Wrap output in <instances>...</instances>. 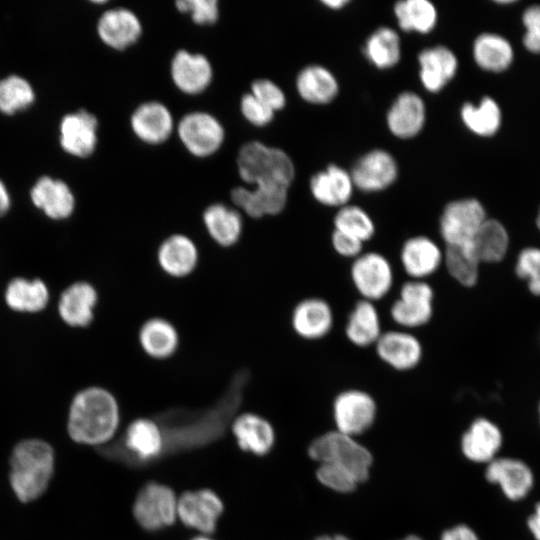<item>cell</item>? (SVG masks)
<instances>
[{"label":"cell","instance_id":"91938a15","mask_svg":"<svg viewBox=\"0 0 540 540\" xmlns=\"http://www.w3.org/2000/svg\"><path fill=\"white\" fill-rule=\"evenodd\" d=\"M193 540H211V539L208 538V537H197V538H195Z\"/></svg>","mask_w":540,"mask_h":540},{"label":"cell","instance_id":"4316f807","mask_svg":"<svg viewBox=\"0 0 540 540\" xmlns=\"http://www.w3.org/2000/svg\"><path fill=\"white\" fill-rule=\"evenodd\" d=\"M344 332L354 346H374L383 333L381 317L375 303L360 299L348 314Z\"/></svg>","mask_w":540,"mask_h":540},{"label":"cell","instance_id":"60d3db41","mask_svg":"<svg viewBox=\"0 0 540 540\" xmlns=\"http://www.w3.org/2000/svg\"><path fill=\"white\" fill-rule=\"evenodd\" d=\"M334 230L347 234L362 243L370 241L376 227L371 216L360 206L347 204L339 208L333 219Z\"/></svg>","mask_w":540,"mask_h":540},{"label":"cell","instance_id":"ac0fdd59","mask_svg":"<svg viewBox=\"0 0 540 540\" xmlns=\"http://www.w3.org/2000/svg\"><path fill=\"white\" fill-rule=\"evenodd\" d=\"M137 338L143 353L154 360L171 358L180 346L177 327L162 316L146 319L139 327Z\"/></svg>","mask_w":540,"mask_h":540},{"label":"cell","instance_id":"836d02e7","mask_svg":"<svg viewBox=\"0 0 540 540\" xmlns=\"http://www.w3.org/2000/svg\"><path fill=\"white\" fill-rule=\"evenodd\" d=\"M473 58L487 72L499 73L507 70L514 58L509 41L495 33H482L473 43Z\"/></svg>","mask_w":540,"mask_h":540},{"label":"cell","instance_id":"83f0119b","mask_svg":"<svg viewBox=\"0 0 540 540\" xmlns=\"http://www.w3.org/2000/svg\"><path fill=\"white\" fill-rule=\"evenodd\" d=\"M30 195L33 204L52 219L67 218L74 210V196L67 184L59 179L39 178Z\"/></svg>","mask_w":540,"mask_h":540},{"label":"cell","instance_id":"ee69618b","mask_svg":"<svg viewBox=\"0 0 540 540\" xmlns=\"http://www.w3.org/2000/svg\"><path fill=\"white\" fill-rule=\"evenodd\" d=\"M517 275L528 281L530 291L540 295V249L526 248L518 256Z\"/></svg>","mask_w":540,"mask_h":540},{"label":"cell","instance_id":"c3c4849f","mask_svg":"<svg viewBox=\"0 0 540 540\" xmlns=\"http://www.w3.org/2000/svg\"><path fill=\"white\" fill-rule=\"evenodd\" d=\"M251 93L274 112L286 104L285 94L279 86L268 79H259L252 83Z\"/></svg>","mask_w":540,"mask_h":540},{"label":"cell","instance_id":"8fae6325","mask_svg":"<svg viewBox=\"0 0 540 540\" xmlns=\"http://www.w3.org/2000/svg\"><path fill=\"white\" fill-rule=\"evenodd\" d=\"M156 261L166 276L184 279L197 269L200 251L191 237L183 233H174L164 238L157 247Z\"/></svg>","mask_w":540,"mask_h":540},{"label":"cell","instance_id":"816d5d0a","mask_svg":"<svg viewBox=\"0 0 540 540\" xmlns=\"http://www.w3.org/2000/svg\"><path fill=\"white\" fill-rule=\"evenodd\" d=\"M441 540H479L476 533L466 525H457L446 530Z\"/></svg>","mask_w":540,"mask_h":540},{"label":"cell","instance_id":"603a6c76","mask_svg":"<svg viewBox=\"0 0 540 540\" xmlns=\"http://www.w3.org/2000/svg\"><path fill=\"white\" fill-rule=\"evenodd\" d=\"M98 292L89 282L78 281L68 286L60 296L58 312L72 327H87L94 319Z\"/></svg>","mask_w":540,"mask_h":540},{"label":"cell","instance_id":"52a82bcc","mask_svg":"<svg viewBox=\"0 0 540 540\" xmlns=\"http://www.w3.org/2000/svg\"><path fill=\"white\" fill-rule=\"evenodd\" d=\"M486 219L485 209L477 199L453 200L440 215L439 234L445 246L468 245Z\"/></svg>","mask_w":540,"mask_h":540},{"label":"cell","instance_id":"ffe728a7","mask_svg":"<svg viewBox=\"0 0 540 540\" xmlns=\"http://www.w3.org/2000/svg\"><path fill=\"white\" fill-rule=\"evenodd\" d=\"M97 119L86 110L67 114L60 123L62 148L77 157H87L97 143Z\"/></svg>","mask_w":540,"mask_h":540},{"label":"cell","instance_id":"7a4b0ae2","mask_svg":"<svg viewBox=\"0 0 540 540\" xmlns=\"http://www.w3.org/2000/svg\"><path fill=\"white\" fill-rule=\"evenodd\" d=\"M52 446L41 439L18 442L10 454L9 482L19 501L36 500L46 491L54 473Z\"/></svg>","mask_w":540,"mask_h":540},{"label":"cell","instance_id":"2e32d148","mask_svg":"<svg viewBox=\"0 0 540 540\" xmlns=\"http://www.w3.org/2000/svg\"><path fill=\"white\" fill-rule=\"evenodd\" d=\"M486 480L498 484L503 494L511 501L525 498L534 485V475L524 461L517 458H495L488 463Z\"/></svg>","mask_w":540,"mask_h":540},{"label":"cell","instance_id":"7bdbcfd3","mask_svg":"<svg viewBox=\"0 0 540 540\" xmlns=\"http://www.w3.org/2000/svg\"><path fill=\"white\" fill-rule=\"evenodd\" d=\"M35 94L29 82L18 76L10 75L0 80V111L13 114L27 108L34 101Z\"/></svg>","mask_w":540,"mask_h":540},{"label":"cell","instance_id":"bcb514c9","mask_svg":"<svg viewBox=\"0 0 540 540\" xmlns=\"http://www.w3.org/2000/svg\"><path fill=\"white\" fill-rule=\"evenodd\" d=\"M316 476L324 486L341 493L352 492L358 485L353 476L327 464H320Z\"/></svg>","mask_w":540,"mask_h":540},{"label":"cell","instance_id":"b9f144b4","mask_svg":"<svg viewBox=\"0 0 540 540\" xmlns=\"http://www.w3.org/2000/svg\"><path fill=\"white\" fill-rule=\"evenodd\" d=\"M126 445L142 459L156 456L162 447L159 427L146 418L133 421L126 432Z\"/></svg>","mask_w":540,"mask_h":540},{"label":"cell","instance_id":"5b68a950","mask_svg":"<svg viewBox=\"0 0 540 540\" xmlns=\"http://www.w3.org/2000/svg\"><path fill=\"white\" fill-rule=\"evenodd\" d=\"M349 274L361 299L373 303L385 298L394 286L393 266L380 252L361 253L352 260Z\"/></svg>","mask_w":540,"mask_h":540},{"label":"cell","instance_id":"7c38bea8","mask_svg":"<svg viewBox=\"0 0 540 540\" xmlns=\"http://www.w3.org/2000/svg\"><path fill=\"white\" fill-rule=\"evenodd\" d=\"M178 134L185 147L198 157L213 154L224 140L222 125L205 112H193L184 116L178 124Z\"/></svg>","mask_w":540,"mask_h":540},{"label":"cell","instance_id":"f6af8a7d","mask_svg":"<svg viewBox=\"0 0 540 540\" xmlns=\"http://www.w3.org/2000/svg\"><path fill=\"white\" fill-rule=\"evenodd\" d=\"M177 9L190 13L197 24H213L218 18V2L216 0H179L175 2Z\"/></svg>","mask_w":540,"mask_h":540},{"label":"cell","instance_id":"11a10c76","mask_svg":"<svg viewBox=\"0 0 540 540\" xmlns=\"http://www.w3.org/2000/svg\"><path fill=\"white\" fill-rule=\"evenodd\" d=\"M348 0H325L322 3L330 9H340L345 6Z\"/></svg>","mask_w":540,"mask_h":540},{"label":"cell","instance_id":"cb8c5ba5","mask_svg":"<svg viewBox=\"0 0 540 540\" xmlns=\"http://www.w3.org/2000/svg\"><path fill=\"white\" fill-rule=\"evenodd\" d=\"M97 31L108 46L123 50L134 44L141 35L142 27L138 17L129 9L114 8L102 14Z\"/></svg>","mask_w":540,"mask_h":540},{"label":"cell","instance_id":"9a60e30c","mask_svg":"<svg viewBox=\"0 0 540 540\" xmlns=\"http://www.w3.org/2000/svg\"><path fill=\"white\" fill-rule=\"evenodd\" d=\"M290 323L294 333L308 341L326 337L334 325V312L320 297H307L298 301L292 309Z\"/></svg>","mask_w":540,"mask_h":540},{"label":"cell","instance_id":"4dcf8cb0","mask_svg":"<svg viewBox=\"0 0 540 540\" xmlns=\"http://www.w3.org/2000/svg\"><path fill=\"white\" fill-rule=\"evenodd\" d=\"M287 197V190L261 187L252 190L237 187L231 192L234 204L252 218L279 214L286 206Z\"/></svg>","mask_w":540,"mask_h":540},{"label":"cell","instance_id":"e575fe53","mask_svg":"<svg viewBox=\"0 0 540 540\" xmlns=\"http://www.w3.org/2000/svg\"><path fill=\"white\" fill-rule=\"evenodd\" d=\"M5 300L14 311L39 312L48 304L49 291L40 279L15 278L7 285Z\"/></svg>","mask_w":540,"mask_h":540},{"label":"cell","instance_id":"f907efd6","mask_svg":"<svg viewBox=\"0 0 540 540\" xmlns=\"http://www.w3.org/2000/svg\"><path fill=\"white\" fill-rule=\"evenodd\" d=\"M331 245L339 256L351 260L364 252V243L336 230L331 234Z\"/></svg>","mask_w":540,"mask_h":540},{"label":"cell","instance_id":"6f0895ef","mask_svg":"<svg viewBox=\"0 0 540 540\" xmlns=\"http://www.w3.org/2000/svg\"><path fill=\"white\" fill-rule=\"evenodd\" d=\"M401 540H422V539L415 535H409Z\"/></svg>","mask_w":540,"mask_h":540},{"label":"cell","instance_id":"1f68e13d","mask_svg":"<svg viewBox=\"0 0 540 540\" xmlns=\"http://www.w3.org/2000/svg\"><path fill=\"white\" fill-rule=\"evenodd\" d=\"M296 87L301 98L311 104H328L339 90L336 77L321 65L303 68L297 76Z\"/></svg>","mask_w":540,"mask_h":540},{"label":"cell","instance_id":"9c48e42d","mask_svg":"<svg viewBox=\"0 0 540 540\" xmlns=\"http://www.w3.org/2000/svg\"><path fill=\"white\" fill-rule=\"evenodd\" d=\"M177 502L178 498L169 487L150 483L139 492L133 513L143 528L155 530L176 520Z\"/></svg>","mask_w":540,"mask_h":540},{"label":"cell","instance_id":"ba28073f","mask_svg":"<svg viewBox=\"0 0 540 540\" xmlns=\"http://www.w3.org/2000/svg\"><path fill=\"white\" fill-rule=\"evenodd\" d=\"M376 413L374 398L360 389L344 390L333 402L337 431L351 437L365 432L373 424Z\"/></svg>","mask_w":540,"mask_h":540},{"label":"cell","instance_id":"30bf717a","mask_svg":"<svg viewBox=\"0 0 540 540\" xmlns=\"http://www.w3.org/2000/svg\"><path fill=\"white\" fill-rule=\"evenodd\" d=\"M374 347L378 358L399 372L416 368L423 358V346L419 338L401 328L383 331Z\"/></svg>","mask_w":540,"mask_h":540},{"label":"cell","instance_id":"8992f818","mask_svg":"<svg viewBox=\"0 0 540 540\" xmlns=\"http://www.w3.org/2000/svg\"><path fill=\"white\" fill-rule=\"evenodd\" d=\"M434 298V289L426 280L409 279L390 306V318L401 329L423 327L433 318Z\"/></svg>","mask_w":540,"mask_h":540},{"label":"cell","instance_id":"f1b7e54d","mask_svg":"<svg viewBox=\"0 0 540 540\" xmlns=\"http://www.w3.org/2000/svg\"><path fill=\"white\" fill-rule=\"evenodd\" d=\"M131 127L142 141L149 144L164 142L173 130V119L166 106L159 102L140 105L131 117Z\"/></svg>","mask_w":540,"mask_h":540},{"label":"cell","instance_id":"d4e9b609","mask_svg":"<svg viewBox=\"0 0 540 540\" xmlns=\"http://www.w3.org/2000/svg\"><path fill=\"white\" fill-rule=\"evenodd\" d=\"M503 436L496 424L486 418L474 420L461 442L463 454L476 463H489L496 458Z\"/></svg>","mask_w":540,"mask_h":540},{"label":"cell","instance_id":"277c9868","mask_svg":"<svg viewBox=\"0 0 540 540\" xmlns=\"http://www.w3.org/2000/svg\"><path fill=\"white\" fill-rule=\"evenodd\" d=\"M309 456L320 464H327L353 476L359 483L369 477L371 453L353 437L331 431L316 438L308 449Z\"/></svg>","mask_w":540,"mask_h":540},{"label":"cell","instance_id":"94428289","mask_svg":"<svg viewBox=\"0 0 540 540\" xmlns=\"http://www.w3.org/2000/svg\"><path fill=\"white\" fill-rule=\"evenodd\" d=\"M539 417H540V405H539Z\"/></svg>","mask_w":540,"mask_h":540},{"label":"cell","instance_id":"9f6ffc18","mask_svg":"<svg viewBox=\"0 0 540 540\" xmlns=\"http://www.w3.org/2000/svg\"><path fill=\"white\" fill-rule=\"evenodd\" d=\"M315 540H350V539L343 535H334V536H321Z\"/></svg>","mask_w":540,"mask_h":540},{"label":"cell","instance_id":"44dd1931","mask_svg":"<svg viewBox=\"0 0 540 540\" xmlns=\"http://www.w3.org/2000/svg\"><path fill=\"white\" fill-rule=\"evenodd\" d=\"M418 63L420 82L431 93L441 91L458 69L456 55L443 45L423 49L418 55Z\"/></svg>","mask_w":540,"mask_h":540},{"label":"cell","instance_id":"4fadbf2b","mask_svg":"<svg viewBox=\"0 0 540 540\" xmlns=\"http://www.w3.org/2000/svg\"><path fill=\"white\" fill-rule=\"evenodd\" d=\"M354 187L363 192H379L391 186L398 176L394 157L374 149L361 156L350 172Z\"/></svg>","mask_w":540,"mask_h":540},{"label":"cell","instance_id":"74e56055","mask_svg":"<svg viewBox=\"0 0 540 540\" xmlns=\"http://www.w3.org/2000/svg\"><path fill=\"white\" fill-rule=\"evenodd\" d=\"M509 237L505 227L495 219H486L475 234L471 247L482 262H498L508 249Z\"/></svg>","mask_w":540,"mask_h":540},{"label":"cell","instance_id":"f546056e","mask_svg":"<svg viewBox=\"0 0 540 540\" xmlns=\"http://www.w3.org/2000/svg\"><path fill=\"white\" fill-rule=\"evenodd\" d=\"M203 223L213 242L222 248H231L241 239L242 217L237 210L224 204L208 206L203 212Z\"/></svg>","mask_w":540,"mask_h":540},{"label":"cell","instance_id":"3957f363","mask_svg":"<svg viewBox=\"0 0 540 540\" xmlns=\"http://www.w3.org/2000/svg\"><path fill=\"white\" fill-rule=\"evenodd\" d=\"M237 164L241 178L255 187L288 191L295 175L293 162L283 150L260 142L245 144Z\"/></svg>","mask_w":540,"mask_h":540},{"label":"cell","instance_id":"d6a6232c","mask_svg":"<svg viewBox=\"0 0 540 540\" xmlns=\"http://www.w3.org/2000/svg\"><path fill=\"white\" fill-rule=\"evenodd\" d=\"M239 446L255 454H266L272 447L274 431L271 424L254 413H243L232 425Z\"/></svg>","mask_w":540,"mask_h":540},{"label":"cell","instance_id":"8d00e7d4","mask_svg":"<svg viewBox=\"0 0 540 540\" xmlns=\"http://www.w3.org/2000/svg\"><path fill=\"white\" fill-rule=\"evenodd\" d=\"M398 26L405 32L426 34L437 23V10L428 0H402L394 5Z\"/></svg>","mask_w":540,"mask_h":540},{"label":"cell","instance_id":"d590c367","mask_svg":"<svg viewBox=\"0 0 540 540\" xmlns=\"http://www.w3.org/2000/svg\"><path fill=\"white\" fill-rule=\"evenodd\" d=\"M364 55L379 69L395 66L401 58V42L398 33L390 27H380L367 38Z\"/></svg>","mask_w":540,"mask_h":540},{"label":"cell","instance_id":"d6986e66","mask_svg":"<svg viewBox=\"0 0 540 540\" xmlns=\"http://www.w3.org/2000/svg\"><path fill=\"white\" fill-rule=\"evenodd\" d=\"M425 121V103L418 94L411 91L400 93L391 104L386 116L389 131L401 139L418 135Z\"/></svg>","mask_w":540,"mask_h":540},{"label":"cell","instance_id":"6da1fadb","mask_svg":"<svg viewBox=\"0 0 540 540\" xmlns=\"http://www.w3.org/2000/svg\"><path fill=\"white\" fill-rule=\"evenodd\" d=\"M119 420V405L114 395L103 387L90 386L74 396L69 408L67 431L77 443L98 445L114 435Z\"/></svg>","mask_w":540,"mask_h":540},{"label":"cell","instance_id":"e0dca14e","mask_svg":"<svg viewBox=\"0 0 540 540\" xmlns=\"http://www.w3.org/2000/svg\"><path fill=\"white\" fill-rule=\"evenodd\" d=\"M222 512V501L208 489L186 492L178 498L177 517L186 526L205 534L215 530L216 522Z\"/></svg>","mask_w":540,"mask_h":540},{"label":"cell","instance_id":"7dc6e473","mask_svg":"<svg viewBox=\"0 0 540 540\" xmlns=\"http://www.w3.org/2000/svg\"><path fill=\"white\" fill-rule=\"evenodd\" d=\"M522 22L525 27L524 47L531 53L540 54V5L527 7L522 15Z\"/></svg>","mask_w":540,"mask_h":540},{"label":"cell","instance_id":"484cf974","mask_svg":"<svg viewBox=\"0 0 540 540\" xmlns=\"http://www.w3.org/2000/svg\"><path fill=\"white\" fill-rule=\"evenodd\" d=\"M171 76L181 91L193 95L208 87L212 79V68L204 55L180 50L172 60Z\"/></svg>","mask_w":540,"mask_h":540},{"label":"cell","instance_id":"db71d44e","mask_svg":"<svg viewBox=\"0 0 540 540\" xmlns=\"http://www.w3.org/2000/svg\"><path fill=\"white\" fill-rule=\"evenodd\" d=\"M10 207V197L9 193L3 184V182L0 180V217L3 216Z\"/></svg>","mask_w":540,"mask_h":540},{"label":"cell","instance_id":"5bb4252c","mask_svg":"<svg viewBox=\"0 0 540 540\" xmlns=\"http://www.w3.org/2000/svg\"><path fill=\"white\" fill-rule=\"evenodd\" d=\"M444 248L432 238L415 235L407 238L399 259L405 274L412 280H426L443 266Z\"/></svg>","mask_w":540,"mask_h":540},{"label":"cell","instance_id":"680465c9","mask_svg":"<svg viewBox=\"0 0 540 540\" xmlns=\"http://www.w3.org/2000/svg\"><path fill=\"white\" fill-rule=\"evenodd\" d=\"M536 224H537V226H538V228H539V230H540V209H539V211H538V215H537V219H536Z\"/></svg>","mask_w":540,"mask_h":540},{"label":"cell","instance_id":"ab89813d","mask_svg":"<svg viewBox=\"0 0 540 540\" xmlns=\"http://www.w3.org/2000/svg\"><path fill=\"white\" fill-rule=\"evenodd\" d=\"M480 263L471 244L444 247L443 266L464 287H472L477 283Z\"/></svg>","mask_w":540,"mask_h":540},{"label":"cell","instance_id":"681fc988","mask_svg":"<svg viewBox=\"0 0 540 540\" xmlns=\"http://www.w3.org/2000/svg\"><path fill=\"white\" fill-rule=\"evenodd\" d=\"M241 111L244 117L255 126H264L274 117V111L259 101L252 93L241 99Z\"/></svg>","mask_w":540,"mask_h":540},{"label":"cell","instance_id":"f35d334b","mask_svg":"<svg viewBox=\"0 0 540 540\" xmlns=\"http://www.w3.org/2000/svg\"><path fill=\"white\" fill-rule=\"evenodd\" d=\"M461 120L472 133L489 137L494 135L501 125V110L491 97H483L478 105L464 103L460 110Z\"/></svg>","mask_w":540,"mask_h":540},{"label":"cell","instance_id":"f5cc1de1","mask_svg":"<svg viewBox=\"0 0 540 540\" xmlns=\"http://www.w3.org/2000/svg\"><path fill=\"white\" fill-rule=\"evenodd\" d=\"M527 526L535 540H540V502L535 504L533 513L527 519Z\"/></svg>","mask_w":540,"mask_h":540},{"label":"cell","instance_id":"7402d4cb","mask_svg":"<svg viewBox=\"0 0 540 540\" xmlns=\"http://www.w3.org/2000/svg\"><path fill=\"white\" fill-rule=\"evenodd\" d=\"M353 190L350 172L336 164L328 165L324 170L314 174L310 180L313 198L328 207L339 209L349 204Z\"/></svg>","mask_w":540,"mask_h":540}]
</instances>
